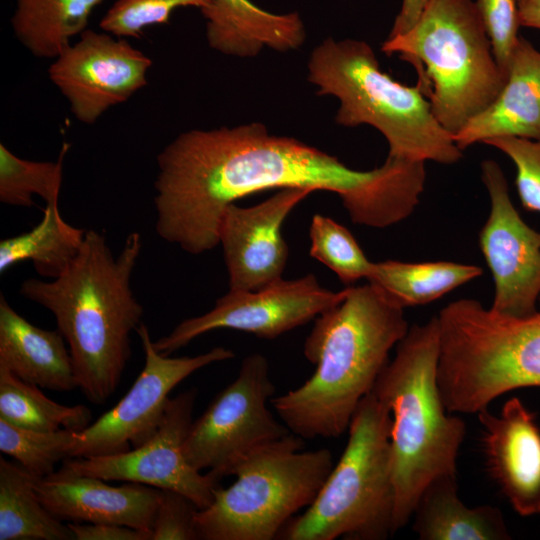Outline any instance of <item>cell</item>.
<instances>
[{"label": "cell", "mask_w": 540, "mask_h": 540, "mask_svg": "<svg viewBox=\"0 0 540 540\" xmlns=\"http://www.w3.org/2000/svg\"><path fill=\"white\" fill-rule=\"evenodd\" d=\"M157 165L156 232L193 255L218 246L226 207L256 192L329 191L354 224L386 228L414 212L426 181L424 162L387 156L380 167L354 170L260 123L183 132L158 154Z\"/></svg>", "instance_id": "6da1fadb"}, {"label": "cell", "mask_w": 540, "mask_h": 540, "mask_svg": "<svg viewBox=\"0 0 540 540\" xmlns=\"http://www.w3.org/2000/svg\"><path fill=\"white\" fill-rule=\"evenodd\" d=\"M400 306L379 286H348L337 306L320 314L304 343L316 366L299 387L271 399L281 421L303 438H336L348 430L361 400L409 326Z\"/></svg>", "instance_id": "7a4b0ae2"}, {"label": "cell", "mask_w": 540, "mask_h": 540, "mask_svg": "<svg viewBox=\"0 0 540 540\" xmlns=\"http://www.w3.org/2000/svg\"><path fill=\"white\" fill-rule=\"evenodd\" d=\"M141 249V235L134 231L114 256L102 233L86 230L78 256L59 277L28 278L19 288L21 296L55 316L78 387L95 404L111 397L131 357L130 333L143 316L130 284Z\"/></svg>", "instance_id": "3957f363"}, {"label": "cell", "mask_w": 540, "mask_h": 540, "mask_svg": "<svg viewBox=\"0 0 540 540\" xmlns=\"http://www.w3.org/2000/svg\"><path fill=\"white\" fill-rule=\"evenodd\" d=\"M439 329L434 316L409 327L372 393L391 415V460L396 491L394 533L412 518L426 485L457 475L465 422L447 411L437 383Z\"/></svg>", "instance_id": "277c9868"}, {"label": "cell", "mask_w": 540, "mask_h": 540, "mask_svg": "<svg viewBox=\"0 0 540 540\" xmlns=\"http://www.w3.org/2000/svg\"><path fill=\"white\" fill-rule=\"evenodd\" d=\"M308 80L318 87V95L338 99L337 124L377 129L388 143V156L445 165L463 157L420 87L383 72L364 41L325 39L310 55Z\"/></svg>", "instance_id": "5b68a950"}, {"label": "cell", "mask_w": 540, "mask_h": 540, "mask_svg": "<svg viewBox=\"0 0 540 540\" xmlns=\"http://www.w3.org/2000/svg\"><path fill=\"white\" fill-rule=\"evenodd\" d=\"M437 383L450 413H478L499 396L540 387V311L516 317L472 298L438 313Z\"/></svg>", "instance_id": "8992f818"}, {"label": "cell", "mask_w": 540, "mask_h": 540, "mask_svg": "<svg viewBox=\"0 0 540 540\" xmlns=\"http://www.w3.org/2000/svg\"><path fill=\"white\" fill-rule=\"evenodd\" d=\"M381 50L414 67L417 85L452 137L496 99L507 79L474 0H428L413 27L388 37Z\"/></svg>", "instance_id": "52a82bcc"}, {"label": "cell", "mask_w": 540, "mask_h": 540, "mask_svg": "<svg viewBox=\"0 0 540 540\" xmlns=\"http://www.w3.org/2000/svg\"><path fill=\"white\" fill-rule=\"evenodd\" d=\"M391 422L371 391L353 414L345 449L317 496L277 539L384 540L394 534Z\"/></svg>", "instance_id": "ba28073f"}, {"label": "cell", "mask_w": 540, "mask_h": 540, "mask_svg": "<svg viewBox=\"0 0 540 540\" xmlns=\"http://www.w3.org/2000/svg\"><path fill=\"white\" fill-rule=\"evenodd\" d=\"M290 433L243 462L228 487L196 514L202 540H273L315 499L334 466L329 449L303 451Z\"/></svg>", "instance_id": "9c48e42d"}, {"label": "cell", "mask_w": 540, "mask_h": 540, "mask_svg": "<svg viewBox=\"0 0 540 540\" xmlns=\"http://www.w3.org/2000/svg\"><path fill=\"white\" fill-rule=\"evenodd\" d=\"M275 393L267 358L250 354L237 377L192 422L183 451L198 471L219 482L249 457L290 434L267 407Z\"/></svg>", "instance_id": "30bf717a"}, {"label": "cell", "mask_w": 540, "mask_h": 540, "mask_svg": "<svg viewBox=\"0 0 540 540\" xmlns=\"http://www.w3.org/2000/svg\"><path fill=\"white\" fill-rule=\"evenodd\" d=\"M136 332L145 354L142 371L112 409L79 432L69 458L111 455L139 447L156 432L169 394L180 382L197 370L235 356L231 349L215 347L193 357H169L154 348L144 323Z\"/></svg>", "instance_id": "8fae6325"}, {"label": "cell", "mask_w": 540, "mask_h": 540, "mask_svg": "<svg viewBox=\"0 0 540 540\" xmlns=\"http://www.w3.org/2000/svg\"><path fill=\"white\" fill-rule=\"evenodd\" d=\"M346 294L347 287L337 292L328 290L313 274L294 280L281 279L255 291L229 290L210 311L183 320L169 334L153 341V345L159 353L169 356L216 329L239 330L273 339L337 306Z\"/></svg>", "instance_id": "7c38bea8"}, {"label": "cell", "mask_w": 540, "mask_h": 540, "mask_svg": "<svg viewBox=\"0 0 540 540\" xmlns=\"http://www.w3.org/2000/svg\"><path fill=\"white\" fill-rule=\"evenodd\" d=\"M197 390L170 398L156 432L142 445L125 452L86 458H66L61 469L105 481L140 483L178 492L199 510L208 507L219 482L195 469L183 451L193 422Z\"/></svg>", "instance_id": "4fadbf2b"}, {"label": "cell", "mask_w": 540, "mask_h": 540, "mask_svg": "<svg viewBox=\"0 0 540 540\" xmlns=\"http://www.w3.org/2000/svg\"><path fill=\"white\" fill-rule=\"evenodd\" d=\"M50 65L48 75L81 123L92 125L147 85L152 60L125 38L86 29Z\"/></svg>", "instance_id": "5bb4252c"}, {"label": "cell", "mask_w": 540, "mask_h": 540, "mask_svg": "<svg viewBox=\"0 0 540 540\" xmlns=\"http://www.w3.org/2000/svg\"><path fill=\"white\" fill-rule=\"evenodd\" d=\"M481 179L491 203L478 238L494 283L490 308L510 316L532 315L540 299V232L527 225L513 205L496 161H482Z\"/></svg>", "instance_id": "9a60e30c"}, {"label": "cell", "mask_w": 540, "mask_h": 540, "mask_svg": "<svg viewBox=\"0 0 540 540\" xmlns=\"http://www.w3.org/2000/svg\"><path fill=\"white\" fill-rule=\"evenodd\" d=\"M310 193L305 188H284L254 206L232 203L226 207L218 241L224 252L229 290L255 291L283 279L288 246L281 227Z\"/></svg>", "instance_id": "2e32d148"}, {"label": "cell", "mask_w": 540, "mask_h": 540, "mask_svg": "<svg viewBox=\"0 0 540 540\" xmlns=\"http://www.w3.org/2000/svg\"><path fill=\"white\" fill-rule=\"evenodd\" d=\"M489 474L521 516L540 514V428L518 397L477 413Z\"/></svg>", "instance_id": "e0dca14e"}, {"label": "cell", "mask_w": 540, "mask_h": 540, "mask_svg": "<svg viewBox=\"0 0 540 540\" xmlns=\"http://www.w3.org/2000/svg\"><path fill=\"white\" fill-rule=\"evenodd\" d=\"M35 491L59 520L118 524L150 531L162 490L133 483L108 485L105 480L63 469L37 478Z\"/></svg>", "instance_id": "ac0fdd59"}, {"label": "cell", "mask_w": 540, "mask_h": 540, "mask_svg": "<svg viewBox=\"0 0 540 540\" xmlns=\"http://www.w3.org/2000/svg\"><path fill=\"white\" fill-rule=\"evenodd\" d=\"M504 136L540 139V52L523 37L513 52L501 92L453 140L463 151Z\"/></svg>", "instance_id": "d6986e66"}, {"label": "cell", "mask_w": 540, "mask_h": 540, "mask_svg": "<svg viewBox=\"0 0 540 540\" xmlns=\"http://www.w3.org/2000/svg\"><path fill=\"white\" fill-rule=\"evenodd\" d=\"M65 342L58 329L33 325L0 295V367L38 387L71 391L78 383Z\"/></svg>", "instance_id": "ffe728a7"}, {"label": "cell", "mask_w": 540, "mask_h": 540, "mask_svg": "<svg viewBox=\"0 0 540 540\" xmlns=\"http://www.w3.org/2000/svg\"><path fill=\"white\" fill-rule=\"evenodd\" d=\"M421 540H509L501 511L491 505L468 507L459 498L457 475L433 479L421 492L412 514Z\"/></svg>", "instance_id": "44dd1931"}, {"label": "cell", "mask_w": 540, "mask_h": 540, "mask_svg": "<svg viewBox=\"0 0 540 540\" xmlns=\"http://www.w3.org/2000/svg\"><path fill=\"white\" fill-rule=\"evenodd\" d=\"M102 1L16 0L13 33L33 56L54 59L87 29L91 13Z\"/></svg>", "instance_id": "7402d4cb"}, {"label": "cell", "mask_w": 540, "mask_h": 540, "mask_svg": "<svg viewBox=\"0 0 540 540\" xmlns=\"http://www.w3.org/2000/svg\"><path fill=\"white\" fill-rule=\"evenodd\" d=\"M86 230L66 222L58 203L45 206L41 221L28 232L0 242V273L24 261H31L45 278L59 277L78 256Z\"/></svg>", "instance_id": "603a6c76"}, {"label": "cell", "mask_w": 540, "mask_h": 540, "mask_svg": "<svg viewBox=\"0 0 540 540\" xmlns=\"http://www.w3.org/2000/svg\"><path fill=\"white\" fill-rule=\"evenodd\" d=\"M482 274L483 269L472 264L386 260L373 262L366 280L405 308L431 303Z\"/></svg>", "instance_id": "cb8c5ba5"}, {"label": "cell", "mask_w": 540, "mask_h": 540, "mask_svg": "<svg viewBox=\"0 0 540 540\" xmlns=\"http://www.w3.org/2000/svg\"><path fill=\"white\" fill-rule=\"evenodd\" d=\"M36 479L19 463L0 457V540L75 539L40 502Z\"/></svg>", "instance_id": "d4e9b609"}, {"label": "cell", "mask_w": 540, "mask_h": 540, "mask_svg": "<svg viewBox=\"0 0 540 540\" xmlns=\"http://www.w3.org/2000/svg\"><path fill=\"white\" fill-rule=\"evenodd\" d=\"M0 418L36 431H82L91 424L84 405L66 406L47 397L38 386L27 383L0 367Z\"/></svg>", "instance_id": "484cf974"}, {"label": "cell", "mask_w": 540, "mask_h": 540, "mask_svg": "<svg viewBox=\"0 0 540 540\" xmlns=\"http://www.w3.org/2000/svg\"><path fill=\"white\" fill-rule=\"evenodd\" d=\"M67 151L65 144L57 161H32L18 157L1 143L0 201L30 208L34 206L33 196L37 195L46 205L58 203Z\"/></svg>", "instance_id": "4316f807"}, {"label": "cell", "mask_w": 540, "mask_h": 540, "mask_svg": "<svg viewBox=\"0 0 540 540\" xmlns=\"http://www.w3.org/2000/svg\"><path fill=\"white\" fill-rule=\"evenodd\" d=\"M79 432L69 429L36 431L0 418V450L14 458L36 478L53 473L55 465L69 458Z\"/></svg>", "instance_id": "83f0119b"}, {"label": "cell", "mask_w": 540, "mask_h": 540, "mask_svg": "<svg viewBox=\"0 0 540 540\" xmlns=\"http://www.w3.org/2000/svg\"><path fill=\"white\" fill-rule=\"evenodd\" d=\"M309 236L310 256L333 271L341 282L350 286L368 278L373 262L346 227L329 217L315 214Z\"/></svg>", "instance_id": "f1b7e54d"}, {"label": "cell", "mask_w": 540, "mask_h": 540, "mask_svg": "<svg viewBox=\"0 0 540 540\" xmlns=\"http://www.w3.org/2000/svg\"><path fill=\"white\" fill-rule=\"evenodd\" d=\"M213 0H117L102 17L99 26L119 38H138L143 30L165 24L179 7L208 8Z\"/></svg>", "instance_id": "f546056e"}, {"label": "cell", "mask_w": 540, "mask_h": 540, "mask_svg": "<svg viewBox=\"0 0 540 540\" xmlns=\"http://www.w3.org/2000/svg\"><path fill=\"white\" fill-rule=\"evenodd\" d=\"M484 143L497 148L514 163L515 185L523 208L540 213V139L504 136Z\"/></svg>", "instance_id": "4dcf8cb0"}, {"label": "cell", "mask_w": 540, "mask_h": 540, "mask_svg": "<svg viewBox=\"0 0 540 540\" xmlns=\"http://www.w3.org/2000/svg\"><path fill=\"white\" fill-rule=\"evenodd\" d=\"M491 41L496 61L507 77L513 52L519 42V12L516 0H474Z\"/></svg>", "instance_id": "1f68e13d"}, {"label": "cell", "mask_w": 540, "mask_h": 540, "mask_svg": "<svg viewBox=\"0 0 540 540\" xmlns=\"http://www.w3.org/2000/svg\"><path fill=\"white\" fill-rule=\"evenodd\" d=\"M197 506L184 495L162 490L152 528L151 540H198Z\"/></svg>", "instance_id": "d6a6232c"}, {"label": "cell", "mask_w": 540, "mask_h": 540, "mask_svg": "<svg viewBox=\"0 0 540 540\" xmlns=\"http://www.w3.org/2000/svg\"><path fill=\"white\" fill-rule=\"evenodd\" d=\"M76 540H151V532L133 527L108 524L69 522Z\"/></svg>", "instance_id": "836d02e7"}, {"label": "cell", "mask_w": 540, "mask_h": 540, "mask_svg": "<svg viewBox=\"0 0 540 540\" xmlns=\"http://www.w3.org/2000/svg\"><path fill=\"white\" fill-rule=\"evenodd\" d=\"M428 0H402L401 8L395 18L388 37L409 31L420 17Z\"/></svg>", "instance_id": "e575fe53"}, {"label": "cell", "mask_w": 540, "mask_h": 540, "mask_svg": "<svg viewBox=\"0 0 540 540\" xmlns=\"http://www.w3.org/2000/svg\"><path fill=\"white\" fill-rule=\"evenodd\" d=\"M518 12L521 26L540 29V0H523Z\"/></svg>", "instance_id": "d590c367"}, {"label": "cell", "mask_w": 540, "mask_h": 540, "mask_svg": "<svg viewBox=\"0 0 540 540\" xmlns=\"http://www.w3.org/2000/svg\"><path fill=\"white\" fill-rule=\"evenodd\" d=\"M516 1H517V3L519 4V3H521L523 0H516Z\"/></svg>", "instance_id": "8d00e7d4"}, {"label": "cell", "mask_w": 540, "mask_h": 540, "mask_svg": "<svg viewBox=\"0 0 540 540\" xmlns=\"http://www.w3.org/2000/svg\"><path fill=\"white\" fill-rule=\"evenodd\" d=\"M539 303H540V299H539Z\"/></svg>", "instance_id": "74e56055"}]
</instances>
